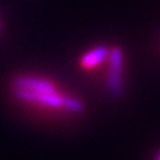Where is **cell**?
Listing matches in <instances>:
<instances>
[{"instance_id": "cell-3", "label": "cell", "mask_w": 160, "mask_h": 160, "mask_svg": "<svg viewBox=\"0 0 160 160\" xmlns=\"http://www.w3.org/2000/svg\"><path fill=\"white\" fill-rule=\"evenodd\" d=\"M108 54H110V49L106 46H97V47L92 48L91 51H88L87 53H85L81 57V59H79V64H81L83 68H87V69L95 68L100 63L105 62L108 58Z\"/></svg>"}, {"instance_id": "cell-1", "label": "cell", "mask_w": 160, "mask_h": 160, "mask_svg": "<svg viewBox=\"0 0 160 160\" xmlns=\"http://www.w3.org/2000/svg\"><path fill=\"white\" fill-rule=\"evenodd\" d=\"M12 86L14 97L24 103L64 110L72 113H81L85 110V105L81 100L62 95L53 82L47 78L19 76L13 79Z\"/></svg>"}, {"instance_id": "cell-2", "label": "cell", "mask_w": 160, "mask_h": 160, "mask_svg": "<svg viewBox=\"0 0 160 160\" xmlns=\"http://www.w3.org/2000/svg\"><path fill=\"white\" fill-rule=\"evenodd\" d=\"M110 67L106 77V88L108 93L117 97L122 93L124 81H122V68H124V53L118 47L110 49L108 54Z\"/></svg>"}, {"instance_id": "cell-4", "label": "cell", "mask_w": 160, "mask_h": 160, "mask_svg": "<svg viewBox=\"0 0 160 160\" xmlns=\"http://www.w3.org/2000/svg\"><path fill=\"white\" fill-rule=\"evenodd\" d=\"M156 160H160V154L158 155V159H156Z\"/></svg>"}]
</instances>
